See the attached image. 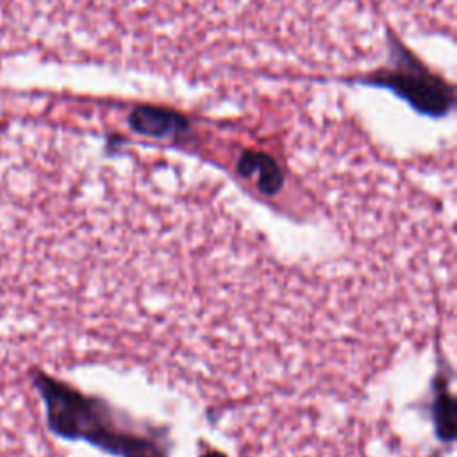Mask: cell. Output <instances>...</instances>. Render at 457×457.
<instances>
[{
  "mask_svg": "<svg viewBox=\"0 0 457 457\" xmlns=\"http://www.w3.org/2000/svg\"><path fill=\"white\" fill-rule=\"evenodd\" d=\"M437 427H439V434H443L445 437H452L453 436V428H455V409H453V400L452 396H448L446 393L439 395L437 400Z\"/></svg>",
  "mask_w": 457,
  "mask_h": 457,
  "instance_id": "cell-2",
  "label": "cell"
},
{
  "mask_svg": "<svg viewBox=\"0 0 457 457\" xmlns=\"http://www.w3.org/2000/svg\"><path fill=\"white\" fill-rule=\"evenodd\" d=\"M202 457H225V455L220 453V452H209V453H205V455H202Z\"/></svg>",
  "mask_w": 457,
  "mask_h": 457,
  "instance_id": "cell-3",
  "label": "cell"
},
{
  "mask_svg": "<svg viewBox=\"0 0 457 457\" xmlns=\"http://www.w3.org/2000/svg\"><path fill=\"white\" fill-rule=\"evenodd\" d=\"M54 428L66 436H82L121 457H164L152 441L120 428L100 402L80 396L61 384L46 380L43 386Z\"/></svg>",
  "mask_w": 457,
  "mask_h": 457,
  "instance_id": "cell-1",
  "label": "cell"
}]
</instances>
